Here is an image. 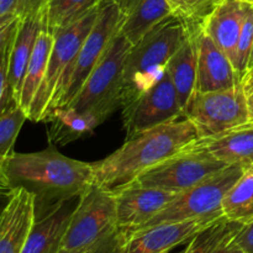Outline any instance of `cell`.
I'll use <instances>...</instances> for the list:
<instances>
[{
	"label": "cell",
	"mask_w": 253,
	"mask_h": 253,
	"mask_svg": "<svg viewBox=\"0 0 253 253\" xmlns=\"http://www.w3.org/2000/svg\"><path fill=\"white\" fill-rule=\"evenodd\" d=\"M58 253H91V252H66V251H58Z\"/></svg>",
	"instance_id": "obj_38"
},
{
	"label": "cell",
	"mask_w": 253,
	"mask_h": 253,
	"mask_svg": "<svg viewBox=\"0 0 253 253\" xmlns=\"http://www.w3.org/2000/svg\"><path fill=\"white\" fill-rule=\"evenodd\" d=\"M253 4V2H252ZM251 71H253V47H252V52H251V57H250V62H249V69H247V73H249V72H251ZM246 73V74H247Z\"/></svg>",
	"instance_id": "obj_37"
},
{
	"label": "cell",
	"mask_w": 253,
	"mask_h": 253,
	"mask_svg": "<svg viewBox=\"0 0 253 253\" xmlns=\"http://www.w3.org/2000/svg\"><path fill=\"white\" fill-rule=\"evenodd\" d=\"M199 140L190 120L178 119L126 140L120 148L104 160L91 163L94 183L118 189L135 182L143 172Z\"/></svg>",
	"instance_id": "obj_1"
},
{
	"label": "cell",
	"mask_w": 253,
	"mask_h": 253,
	"mask_svg": "<svg viewBox=\"0 0 253 253\" xmlns=\"http://www.w3.org/2000/svg\"><path fill=\"white\" fill-rule=\"evenodd\" d=\"M242 1H245V2H253V0H242Z\"/></svg>",
	"instance_id": "obj_39"
},
{
	"label": "cell",
	"mask_w": 253,
	"mask_h": 253,
	"mask_svg": "<svg viewBox=\"0 0 253 253\" xmlns=\"http://www.w3.org/2000/svg\"><path fill=\"white\" fill-rule=\"evenodd\" d=\"M232 241L242 253H253V220L241 225Z\"/></svg>",
	"instance_id": "obj_31"
},
{
	"label": "cell",
	"mask_w": 253,
	"mask_h": 253,
	"mask_svg": "<svg viewBox=\"0 0 253 253\" xmlns=\"http://www.w3.org/2000/svg\"><path fill=\"white\" fill-rule=\"evenodd\" d=\"M245 168L229 166L194 187L178 193L174 199L155 217L136 230L166 222H179L222 215V200L230 188L241 177ZM132 231V230H130Z\"/></svg>",
	"instance_id": "obj_8"
},
{
	"label": "cell",
	"mask_w": 253,
	"mask_h": 253,
	"mask_svg": "<svg viewBox=\"0 0 253 253\" xmlns=\"http://www.w3.org/2000/svg\"><path fill=\"white\" fill-rule=\"evenodd\" d=\"M253 47V4L244 1V20L235 58V68L244 81L249 69L250 57Z\"/></svg>",
	"instance_id": "obj_28"
},
{
	"label": "cell",
	"mask_w": 253,
	"mask_h": 253,
	"mask_svg": "<svg viewBox=\"0 0 253 253\" xmlns=\"http://www.w3.org/2000/svg\"><path fill=\"white\" fill-rule=\"evenodd\" d=\"M174 253H184V250H182V251H179V252H174Z\"/></svg>",
	"instance_id": "obj_40"
},
{
	"label": "cell",
	"mask_w": 253,
	"mask_h": 253,
	"mask_svg": "<svg viewBox=\"0 0 253 253\" xmlns=\"http://www.w3.org/2000/svg\"><path fill=\"white\" fill-rule=\"evenodd\" d=\"M115 194L118 225L121 231L143 226L175 198L174 193L146 187L137 180L113 190Z\"/></svg>",
	"instance_id": "obj_12"
},
{
	"label": "cell",
	"mask_w": 253,
	"mask_h": 253,
	"mask_svg": "<svg viewBox=\"0 0 253 253\" xmlns=\"http://www.w3.org/2000/svg\"><path fill=\"white\" fill-rule=\"evenodd\" d=\"M175 16L183 22L188 34L202 31L205 21L222 0H167Z\"/></svg>",
	"instance_id": "obj_27"
},
{
	"label": "cell",
	"mask_w": 253,
	"mask_h": 253,
	"mask_svg": "<svg viewBox=\"0 0 253 253\" xmlns=\"http://www.w3.org/2000/svg\"><path fill=\"white\" fill-rule=\"evenodd\" d=\"M99 5L76 22L53 34V44L49 53L46 74L27 114L29 120L36 123L46 120L57 88L68 74L83 41L95 22Z\"/></svg>",
	"instance_id": "obj_7"
},
{
	"label": "cell",
	"mask_w": 253,
	"mask_h": 253,
	"mask_svg": "<svg viewBox=\"0 0 253 253\" xmlns=\"http://www.w3.org/2000/svg\"><path fill=\"white\" fill-rule=\"evenodd\" d=\"M100 2L101 0H46L49 31L54 34L73 24Z\"/></svg>",
	"instance_id": "obj_25"
},
{
	"label": "cell",
	"mask_w": 253,
	"mask_h": 253,
	"mask_svg": "<svg viewBox=\"0 0 253 253\" xmlns=\"http://www.w3.org/2000/svg\"><path fill=\"white\" fill-rule=\"evenodd\" d=\"M17 29V26H16ZM12 32L10 39L0 51V115L9 108L11 104H15L11 100V93H10V83H9V74H10V58H11V49L12 42H14L15 32Z\"/></svg>",
	"instance_id": "obj_29"
},
{
	"label": "cell",
	"mask_w": 253,
	"mask_h": 253,
	"mask_svg": "<svg viewBox=\"0 0 253 253\" xmlns=\"http://www.w3.org/2000/svg\"><path fill=\"white\" fill-rule=\"evenodd\" d=\"M119 232L115 194L93 183L78 198L59 251L96 253Z\"/></svg>",
	"instance_id": "obj_4"
},
{
	"label": "cell",
	"mask_w": 253,
	"mask_h": 253,
	"mask_svg": "<svg viewBox=\"0 0 253 253\" xmlns=\"http://www.w3.org/2000/svg\"><path fill=\"white\" fill-rule=\"evenodd\" d=\"M120 1H121V2H123V1H125V0H120Z\"/></svg>",
	"instance_id": "obj_41"
},
{
	"label": "cell",
	"mask_w": 253,
	"mask_h": 253,
	"mask_svg": "<svg viewBox=\"0 0 253 253\" xmlns=\"http://www.w3.org/2000/svg\"><path fill=\"white\" fill-rule=\"evenodd\" d=\"M232 239H234V237H232ZM232 239L227 240V241L225 242V244H222L214 253H242L241 250L234 244Z\"/></svg>",
	"instance_id": "obj_33"
},
{
	"label": "cell",
	"mask_w": 253,
	"mask_h": 253,
	"mask_svg": "<svg viewBox=\"0 0 253 253\" xmlns=\"http://www.w3.org/2000/svg\"><path fill=\"white\" fill-rule=\"evenodd\" d=\"M242 84H244L245 91H246L247 95L253 93V71L249 72V73L245 76L244 81H242Z\"/></svg>",
	"instance_id": "obj_34"
},
{
	"label": "cell",
	"mask_w": 253,
	"mask_h": 253,
	"mask_svg": "<svg viewBox=\"0 0 253 253\" xmlns=\"http://www.w3.org/2000/svg\"><path fill=\"white\" fill-rule=\"evenodd\" d=\"M0 211V253H21L36 221V195L14 187Z\"/></svg>",
	"instance_id": "obj_13"
},
{
	"label": "cell",
	"mask_w": 253,
	"mask_h": 253,
	"mask_svg": "<svg viewBox=\"0 0 253 253\" xmlns=\"http://www.w3.org/2000/svg\"><path fill=\"white\" fill-rule=\"evenodd\" d=\"M197 53L195 91L226 90L242 83L231 59L204 30L197 34Z\"/></svg>",
	"instance_id": "obj_14"
},
{
	"label": "cell",
	"mask_w": 253,
	"mask_h": 253,
	"mask_svg": "<svg viewBox=\"0 0 253 253\" xmlns=\"http://www.w3.org/2000/svg\"><path fill=\"white\" fill-rule=\"evenodd\" d=\"M47 123H52L49 131L51 143L64 145L90 133L100 121L88 113H79L69 108L54 109L47 118Z\"/></svg>",
	"instance_id": "obj_22"
},
{
	"label": "cell",
	"mask_w": 253,
	"mask_h": 253,
	"mask_svg": "<svg viewBox=\"0 0 253 253\" xmlns=\"http://www.w3.org/2000/svg\"><path fill=\"white\" fill-rule=\"evenodd\" d=\"M242 20H244V1L222 0L208 17L203 27V30L227 54L234 64Z\"/></svg>",
	"instance_id": "obj_18"
},
{
	"label": "cell",
	"mask_w": 253,
	"mask_h": 253,
	"mask_svg": "<svg viewBox=\"0 0 253 253\" xmlns=\"http://www.w3.org/2000/svg\"><path fill=\"white\" fill-rule=\"evenodd\" d=\"M226 167L229 166L215 158L198 140L143 172L136 180L146 187L178 194Z\"/></svg>",
	"instance_id": "obj_10"
},
{
	"label": "cell",
	"mask_w": 253,
	"mask_h": 253,
	"mask_svg": "<svg viewBox=\"0 0 253 253\" xmlns=\"http://www.w3.org/2000/svg\"><path fill=\"white\" fill-rule=\"evenodd\" d=\"M187 37V29L174 15L131 47L124 69L121 108L130 105L165 77L168 62Z\"/></svg>",
	"instance_id": "obj_3"
},
{
	"label": "cell",
	"mask_w": 253,
	"mask_h": 253,
	"mask_svg": "<svg viewBox=\"0 0 253 253\" xmlns=\"http://www.w3.org/2000/svg\"><path fill=\"white\" fill-rule=\"evenodd\" d=\"M20 19H12L7 20L0 24V51L2 49V47L5 46V43L7 42V40L10 39V36L12 35V32L16 29L17 24H19Z\"/></svg>",
	"instance_id": "obj_32"
},
{
	"label": "cell",
	"mask_w": 253,
	"mask_h": 253,
	"mask_svg": "<svg viewBox=\"0 0 253 253\" xmlns=\"http://www.w3.org/2000/svg\"><path fill=\"white\" fill-rule=\"evenodd\" d=\"M27 115L17 104H11L0 115V183L10 184L9 165L15 155V143Z\"/></svg>",
	"instance_id": "obj_24"
},
{
	"label": "cell",
	"mask_w": 253,
	"mask_h": 253,
	"mask_svg": "<svg viewBox=\"0 0 253 253\" xmlns=\"http://www.w3.org/2000/svg\"><path fill=\"white\" fill-rule=\"evenodd\" d=\"M131 47L132 44L119 31L76 98L63 108L88 113L104 123L121 106L124 69Z\"/></svg>",
	"instance_id": "obj_6"
},
{
	"label": "cell",
	"mask_w": 253,
	"mask_h": 253,
	"mask_svg": "<svg viewBox=\"0 0 253 253\" xmlns=\"http://www.w3.org/2000/svg\"><path fill=\"white\" fill-rule=\"evenodd\" d=\"M222 215L229 221L242 225L253 220V166L245 168L224 197Z\"/></svg>",
	"instance_id": "obj_23"
},
{
	"label": "cell",
	"mask_w": 253,
	"mask_h": 253,
	"mask_svg": "<svg viewBox=\"0 0 253 253\" xmlns=\"http://www.w3.org/2000/svg\"><path fill=\"white\" fill-rule=\"evenodd\" d=\"M73 200L56 205L41 212L40 217L36 216L21 253H58L74 209Z\"/></svg>",
	"instance_id": "obj_16"
},
{
	"label": "cell",
	"mask_w": 253,
	"mask_h": 253,
	"mask_svg": "<svg viewBox=\"0 0 253 253\" xmlns=\"http://www.w3.org/2000/svg\"><path fill=\"white\" fill-rule=\"evenodd\" d=\"M52 44H53V34L49 31L46 19L41 30H40L39 36H37L36 44H35L34 52H32V56L30 58L26 74H25L24 84H22L19 106L25 111L26 115L29 114L35 95H36L37 90H39L40 85L43 81L44 74H46Z\"/></svg>",
	"instance_id": "obj_21"
},
{
	"label": "cell",
	"mask_w": 253,
	"mask_h": 253,
	"mask_svg": "<svg viewBox=\"0 0 253 253\" xmlns=\"http://www.w3.org/2000/svg\"><path fill=\"white\" fill-rule=\"evenodd\" d=\"M215 158L226 166L247 168L253 166V124H246L221 135L199 138Z\"/></svg>",
	"instance_id": "obj_19"
},
{
	"label": "cell",
	"mask_w": 253,
	"mask_h": 253,
	"mask_svg": "<svg viewBox=\"0 0 253 253\" xmlns=\"http://www.w3.org/2000/svg\"><path fill=\"white\" fill-rule=\"evenodd\" d=\"M46 0H0V24L20 19Z\"/></svg>",
	"instance_id": "obj_30"
},
{
	"label": "cell",
	"mask_w": 253,
	"mask_h": 253,
	"mask_svg": "<svg viewBox=\"0 0 253 253\" xmlns=\"http://www.w3.org/2000/svg\"><path fill=\"white\" fill-rule=\"evenodd\" d=\"M241 225L229 221L224 216L190 240L184 249V253H214L222 244L236 235Z\"/></svg>",
	"instance_id": "obj_26"
},
{
	"label": "cell",
	"mask_w": 253,
	"mask_h": 253,
	"mask_svg": "<svg viewBox=\"0 0 253 253\" xmlns=\"http://www.w3.org/2000/svg\"><path fill=\"white\" fill-rule=\"evenodd\" d=\"M14 187L10 184H4V183H0V197H9L10 193L12 192Z\"/></svg>",
	"instance_id": "obj_35"
},
{
	"label": "cell",
	"mask_w": 253,
	"mask_h": 253,
	"mask_svg": "<svg viewBox=\"0 0 253 253\" xmlns=\"http://www.w3.org/2000/svg\"><path fill=\"white\" fill-rule=\"evenodd\" d=\"M7 174L12 187H25L36 195L43 211L78 199L94 183L91 163L62 155L53 143L39 152H15Z\"/></svg>",
	"instance_id": "obj_2"
},
{
	"label": "cell",
	"mask_w": 253,
	"mask_h": 253,
	"mask_svg": "<svg viewBox=\"0 0 253 253\" xmlns=\"http://www.w3.org/2000/svg\"><path fill=\"white\" fill-rule=\"evenodd\" d=\"M197 62V35L188 34L185 41L167 64V74L177 91L183 113L185 105L195 91Z\"/></svg>",
	"instance_id": "obj_20"
},
{
	"label": "cell",
	"mask_w": 253,
	"mask_h": 253,
	"mask_svg": "<svg viewBox=\"0 0 253 253\" xmlns=\"http://www.w3.org/2000/svg\"><path fill=\"white\" fill-rule=\"evenodd\" d=\"M199 138H209L250 124L249 98L244 84L217 91H194L184 108Z\"/></svg>",
	"instance_id": "obj_9"
},
{
	"label": "cell",
	"mask_w": 253,
	"mask_h": 253,
	"mask_svg": "<svg viewBox=\"0 0 253 253\" xmlns=\"http://www.w3.org/2000/svg\"><path fill=\"white\" fill-rule=\"evenodd\" d=\"M46 19L47 4L44 1L43 4L39 5L34 10L27 12L25 16L20 17L19 24H17L14 42H12L9 74L11 100L17 105L21 96V89L27 66L34 52L39 32Z\"/></svg>",
	"instance_id": "obj_15"
},
{
	"label": "cell",
	"mask_w": 253,
	"mask_h": 253,
	"mask_svg": "<svg viewBox=\"0 0 253 253\" xmlns=\"http://www.w3.org/2000/svg\"><path fill=\"white\" fill-rule=\"evenodd\" d=\"M249 98V108H250V123L253 124V93L247 95Z\"/></svg>",
	"instance_id": "obj_36"
},
{
	"label": "cell",
	"mask_w": 253,
	"mask_h": 253,
	"mask_svg": "<svg viewBox=\"0 0 253 253\" xmlns=\"http://www.w3.org/2000/svg\"><path fill=\"white\" fill-rule=\"evenodd\" d=\"M123 19L124 6L120 0H101L95 22L83 41L68 74L57 88L49 105L48 115L54 109L68 105L76 98L93 69L108 51L114 37L120 31Z\"/></svg>",
	"instance_id": "obj_5"
},
{
	"label": "cell",
	"mask_w": 253,
	"mask_h": 253,
	"mask_svg": "<svg viewBox=\"0 0 253 253\" xmlns=\"http://www.w3.org/2000/svg\"><path fill=\"white\" fill-rule=\"evenodd\" d=\"M182 118H184V113L167 73L152 88L138 96L130 105L123 108L126 140Z\"/></svg>",
	"instance_id": "obj_11"
},
{
	"label": "cell",
	"mask_w": 253,
	"mask_h": 253,
	"mask_svg": "<svg viewBox=\"0 0 253 253\" xmlns=\"http://www.w3.org/2000/svg\"><path fill=\"white\" fill-rule=\"evenodd\" d=\"M120 32L132 46L165 20L174 16L167 0H125Z\"/></svg>",
	"instance_id": "obj_17"
}]
</instances>
